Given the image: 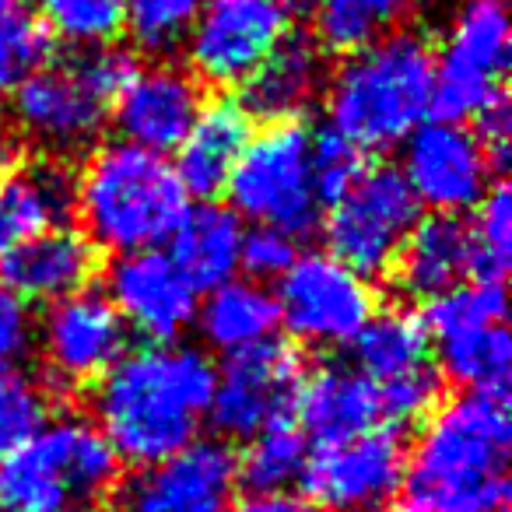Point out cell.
Segmentation results:
<instances>
[{"mask_svg": "<svg viewBox=\"0 0 512 512\" xmlns=\"http://www.w3.org/2000/svg\"><path fill=\"white\" fill-rule=\"evenodd\" d=\"M36 344L32 306L0 285V365H18Z\"/></svg>", "mask_w": 512, "mask_h": 512, "instance_id": "obj_40", "label": "cell"}, {"mask_svg": "<svg viewBox=\"0 0 512 512\" xmlns=\"http://www.w3.org/2000/svg\"><path fill=\"white\" fill-rule=\"evenodd\" d=\"M302 379H306L302 355L285 341H267L228 355L225 365L214 369L207 418L228 439H253L267 425L292 418Z\"/></svg>", "mask_w": 512, "mask_h": 512, "instance_id": "obj_12", "label": "cell"}, {"mask_svg": "<svg viewBox=\"0 0 512 512\" xmlns=\"http://www.w3.org/2000/svg\"><path fill=\"white\" fill-rule=\"evenodd\" d=\"M421 218V204L407 190L404 176L393 165L362 169L323 218L330 256L358 271L362 278L390 271L397 264L411 228Z\"/></svg>", "mask_w": 512, "mask_h": 512, "instance_id": "obj_8", "label": "cell"}, {"mask_svg": "<svg viewBox=\"0 0 512 512\" xmlns=\"http://www.w3.org/2000/svg\"><path fill=\"white\" fill-rule=\"evenodd\" d=\"M95 274V246L74 228L32 235L0 249V285L22 302H60L88 288Z\"/></svg>", "mask_w": 512, "mask_h": 512, "instance_id": "obj_19", "label": "cell"}, {"mask_svg": "<svg viewBox=\"0 0 512 512\" xmlns=\"http://www.w3.org/2000/svg\"><path fill=\"white\" fill-rule=\"evenodd\" d=\"M439 383L442 376L435 372V365L418 372H407L400 379H390V383H379V400H383V418L390 428L407 425V421L428 418L439 400Z\"/></svg>", "mask_w": 512, "mask_h": 512, "instance_id": "obj_37", "label": "cell"}, {"mask_svg": "<svg viewBox=\"0 0 512 512\" xmlns=\"http://www.w3.org/2000/svg\"><path fill=\"white\" fill-rule=\"evenodd\" d=\"M295 29V0H207L186 36L193 78L246 85Z\"/></svg>", "mask_w": 512, "mask_h": 512, "instance_id": "obj_10", "label": "cell"}, {"mask_svg": "<svg viewBox=\"0 0 512 512\" xmlns=\"http://www.w3.org/2000/svg\"><path fill=\"white\" fill-rule=\"evenodd\" d=\"M106 299L123 327L137 330L144 344H172L197 320L200 292L162 249L116 256L109 267Z\"/></svg>", "mask_w": 512, "mask_h": 512, "instance_id": "obj_17", "label": "cell"}, {"mask_svg": "<svg viewBox=\"0 0 512 512\" xmlns=\"http://www.w3.org/2000/svg\"><path fill=\"white\" fill-rule=\"evenodd\" d=\"M274 302L281 327L309 348H344L379 313L372 281L330 253H299Z\"/></svg>", "mask_w": 512, "mask_h": 512, "instance_id": "obj_9", "label": "cell"}, {"mask_svg": "<svg viewBox=\"0 0 512 512\" xmlns=\"http://www.w3.org/2000/svg\"><path fill=\"white\" fill-rule=\"evenodd\" d=\"M50 421L46 390L22 369L0 365V460Z\"/></svg>", "mask_w": 512, "mask_h": 512, "instance_id": "obj_33", "label": "cell"}, {"mask_svg": "<svg viewBox=\"0 0 512 512\" xmlns=\"http://www.w3.org/2000/svg\"><path fill=\"white\" fill-rule=\"evenodd\" d=\"M512 421L502 393H456L435 404L407 453L411 512H502L509 498Z\"/></svg>", "mask_w": 512, "mask_h": 512, "instance_id": "obj_2", "label": "cell"}, {"mask_svg": "<svg viewBox=\"0 0 512 512\" xmlns=\"http://www.w3.org/2000/svg\"><path fill=\"white\" fill-rule=\"evenodd\" d=\"M225 193L235 218L292 239L313 232L323 207L313 179V134L302 123H267L249 137Z\"/></svg>", "mask_w": 512, "mask_h": 512, "instance_id": "obj_6", "label": "cell"}, {"mask_svg": "<svg viewBox=\"0 0 512 512\" xmlns=\"http://www.w3.org/2000/svg\"><path fill=\"white\" fill-rule=\"evenodd\" d=\"M235 488L239 463L232 449L221 439H197L116 484L113 512H228Z\"/></svg>", "mask_w": 512, "mask_h": 512, "instance_id": "obj_14", "label": "cell"}, {"mask_svg": "<svg viewBox=\"0 0 512 512\" xmlns=\"http://www.w3.org/2000/svg\"><path fill=\"white\" fill-rule=\"evenodd\" d=\"M36 337L46 369L64 386L99 383L127 351V327L99 288H81L53 302L36 323Z\"/></svg>", "mask_w": 512, "mask_h": 512, "instance_id": "obj_16", "label": "cell"}, {"mask_svg": "<svg viewBox=\"0 0 512 512\" xmlns=\"http://www.w3.org/2000/svg\"><path fill=\"white\" fill-rule=\"evenodd\" d=\"M242 235L246 225L242 218H235L232 207L204 200L197 207H186L183 221L169 239V256L197 292H211L232 281L239 271Z\"/></svg>", "mask_w": 512, "mask_h": 512, "instance_id": "obj_24", "label": "cell"}, {"mask_svg": "<svg viewBox=\"0 0 512 512\" xmlns=\"http://www.w3.org/2000/svg\"><path fill=\"white\" fill-rule=\"evenodd\" d=\"M74 214V176L53 158H36L0 179V249L64 228Z\"/></svg>", "mask_w": 512, "mask_h": 512, "instance_id": "obj_22", "label": "cell"}, {"mask_svg": "<svg viewBox=\"0 0 512 512\" xmlns=\"http://www.w3.org/2000/svg\"><path fill=\"white\" fill-rule=\"evenodd\" d=\"M204 95L190 71L172 64L137 67L120 95L113 99V123L120 141L151 155H172L190 134Z\"/></svg>", "mask_w": 512, "mask_h": 512, "instance_id": "obj_18", "label": "cell"}, {"mask_svg": "<svg viewBox=\"0 0 512 512\" xmlns=\"http://www.w3.org/2000/svg\"><path fill=\"white\" fill-rule=\"evenodd\" d=\"M302 435L316 446L355 439L383 425V400L379 383L355 369V365H323L302 379L299 390Z\"/></svg>", "mask_w": 512, "mask_h": 512, "instance_id": "obj_20", "label": "cell"}, {"mask_svg": "<svg viewBox=\"0 0 512 512\" xmlns=\"http://www.w3.org/2000/svg\"><path fill=\"white\" fill-rule=\"evenodd\" d=\"M327 88L323 50L309 39H285L271 60L246 81L242 106L267 123H299Z\"/></svg>", "mask_w": 512, "mask_h": 512, "instance_id": "obj_23", "label": "cell"}, {"mask_svg": "<svg viewBox=\"0 0 512 512\" xmlns=\"http://www.w3.org/2000/svg\"><path fill=\"white\" fill-rule=\"evenodd\" d=\"M362 151L334 130L313 134V179L320 200H337L362 176Z\"/></svg>", "mask_w": 512, "mask_h": 512, "instance_id": "obj_38", "label": "cell"}, {"mask_svg": "<svg viewBox=\"0 0 512 512\" xmlns=\"http://www.w3.org/2000/svg\"><path fill=\"white\" fill-rule=\"evenodd\" d=\"M418 0H320L316 4V43L334 53H355L397 32Z\"/></svg>", "mask_w": 512, "mask_h": 512, "instance_id": "obj_29", "label": "cell"}, {"mask_svg": "<svg viewBox=\"0 0 512 512\" xmlns=\"http://www.w3.org/2000/svg\"><path fill=\"white\" fill-rule=\"evenodd\" d=\"M491 162L484 141L467 123L425 120L400 151V176L421 207L456 218L474 211L491 190Z\"/></svg>", "mask_w": 512, "mask_h": 512, "instance_id": "obj_13", "label": "cell"}, {"mask_svg": "<svg viewBox=\"0 0 512 512\" xmlns=\"http://www.w3.org/2000/svg\"><path fill=\"white\" fill-rule=\"evenodd\" d=\"M467 225L470 239V278L477 285H502L512 264V197L509 186L495 183L474 207Z\"/></svg>", "mask_w": 512, "mask_h": 512, "instance_id": "obj_31", "label": "cell"}, {"mask_svg": "<svg viewBox=\"0 0 512 512\" xmlns=\"http://www.w3.org/2000/svg\"><path fill=\"white\" fill-rule=\"evenodd\" d=\"M421 320H425L428 334L463 327V323H505V292L502 285H477V281L456 285L428 302Z\"/></svg>", "mask_w": 512, "mask_h": 512, "instance_id": "obj_36", "label": "cell"}, {"mask_svg": "<svg viewBox=\"0 0 512 512\" xmlns=\"http://www.w3.org/2000/svg\"><path fill=\"white\" fill-rule=\"evenodd\" d=\"M439 369L463 393H505L512 372V337L505 323H463L428 334Z\"/></svg>", "mask_w": 512, "mask_h": 512, "instance_id": "obj_27", "label": "cell"}, {"mask_svg": "<svg viewBox=\"0 0 512 512\" xmlns=\"http://www.w3.org/2000/svg\"><path fill=\"white\" fill-rule=\"evenodd\" d=\"M116 484L120 456L99 425L64 414L0 460V512H81Z\"/></svg>", "mask_w": 512, "mask_h": 512, "instance_id": "obj_5", "label": "cell"}, {"mask_svg": "<svg viewBox=\"0 0 512 512\" xmlns=\"http://www.w3.org/2000/svg\"><path fill=\"white\" fill-rule=\"evenodd\" d=\"M228 512H320L306 495L295 491H249L246 498H235Z\"/></svg>", "mask_w": 512, "mask_h": 512, "instance_id": "obj_41", "label": "cell"}, {"mask_svg": "<svg viewBox=\"0 0 512 512\" xmlns=\"http://www.w3.org/2000/svg\"><path fill=\"white\" fill-rule=\"evenodd\" d=\"M190 207L169 158L151 155L127 141L92 151L74 179V211L81 214L85 239L116 256L158 249L172 239Z\"/></svg>", "mask_w": 512, "mask_h": 512, "instance_id": "obj_4", "label": "cell"}, {"mask_svg": "<svg viewBox=\"0 0 512 512\" xmlns=\"http://www.w3.org/2000/svg\"><path fill=\"white\" fill-rule=\"evenodd\" d=\"M46 32L71 46H109L123 29L127 0H36Z\"/></svg>", "mask_w": 512, "mask_h": 512, "instance_id": "obj_32", "label": "cell"}, {"mask_svg": "<svg viewBox=\"0 0 512 512\" xmlns=\"http://www.w3.org/2000/svg\"><path fill=\"white\" fill-rule=\"evenodd\" d=\"M355 369L369 376L372 383H390L407 372H418L432 365V337L425 320L411 309H383L362 327V334L351 341Z\"/></svg>", "mask_w": 512, "mask_h": 512, "instance_id": "obj_28", "label": "cell"}, {"mask_svg": "<svg viewBox=\"0 0 512 512\" xmlns=\"http://www.w3.org/2000/svg\"><path fill=\"white\" fill-rule=\"evenodd\" d=\"M0 179H4V141H0Z\"/></svg>", "mask_w": 512, "mask_h": 512, "instance_id": "obj_43", "label": "cell"}, {"mask_svg": "<svg viewBox=\"0 0 512 512\" xmlns=\"http://www.w3.org/2000/svg\"><path fill=\"white\" fill-rule=\"evenodd\" d=\"M435 50L418 32H390L327 78L330 130L358 151L400 148L432 116Z\"/></svg>", "mask_w": 512, "mask_h": 512, "instance_id": "obj_3", "label": "cell"}, {"mask_svg": "<svg viewBox=\"0 0 512 512\" xmlns=\"http://www.w3.org/2000/svg\"><path fill=\"white\" fill-rule=\"evenodd\" d=\"M109 99L92 85L78 57L43 64L11 88V116L32 144L46 151H81L106 127Z\"/></svg>", "mask_w": 512, "mask_h": 512, "instance_id": "obj_15", "label": "cell"}, {"mask_svg": "<svg viewBox=\"0 0 512 512\" xmlns=\"http://www.w3.org/2000/svg\"><path fill=\"white\" fill-rule=\"evenodd\" d=\"M253 134V116L239 99L204 102L190 134L172 151L176 155L172 169H176L183 190L193 197H214L225 190L228 176Z\"/></svg>", "mask_w": 512, "mask_h": 512, "instance_id": "obj_21", "label": "cell"}, {"mask_svg": "<svg viewBox=\"0 0 512 512\" xmlns=\"http://www.w3.org/2000/svg\"><path fill=\"white\" fill-rule=\"evenodd\" d=\"M512 25L505 0H460L435 53L432 120L467 123L505 99Z\"/></svg>", "mask_w": 512, "mask_h": 512, "instance_id": "obj_7", "label": "cell"}, {"mask_svg": "<svg viewBox=\"0 0 512 512\" xmlns=\"http://www.w3.org/2000/svg\"><path fill=\"white\" fill-rule=\"evenodd\" d=\"M393 267H397L404 292L428 302L439 299L442 292L456 288L470 274L467 225L460 218H446V214L418 218Z\"/></svg>", "mask_w": 512, "mask_h": 512, "instance_id": "obj_26", "label": "cell"}, {"mask_svg": "<svg viewBox=\"0 0 512 512\" xmlns=\"http://www.w3.org/2000/svg\"><path fill=\"white\" fill-rule=\"evenodd\" d=\"M204 0H127L123 29L148 53H172L186 46Z\"/></svg>", "mask_w": 512, "mask_h": 512, "instance_id": "obj_34", "label": "cell"}, {"mask_svg": "<svg viewBox=\"0 0 512 512\" xmlns=\"http://www.w3.org/2000/svg\"><path fill=\"white\" fill-rule=\"evenodd\" d=\"M404 477V435L379 425L355 439L316 446L302 470V488L320 512H386L404 491Z\"/></svg>", "mask_w": 512, "mask_h": 512, "instance_id": "obj_11", "label": "cell"}, {"mask_svg": "<svg viewBox=\"0 0 512 512\" xmlns=\"http://www.w3.org/2000/svg\"><path fill=\"white\" fill-rule=\"evenodd\" d=\"M214 393V365L190 344L127 348L95 383L92 411L120 463L151 467L197 442Z\"/></svg>", "mask_w": 512, "mask_h": 512, "instance_id": "obj_1", "label": "cell"}, {"mask_svg": "<svg viewBox=\"0 0 512 512\" xmlns=\"http://www.w3.org/2000/svg\"><path fill=\"white\" fill-rule=\"evenodd\" d=\"M193 323H197L207 348L221 351L225 358L274 341V330L281 327L278 302H274L271 288L242 278H232L204 292V299L197 302V320Z\"/></svg>", "mask_w": 512, "mask_h": 512, "instance_id": "obj_25", "label": "cell"}, {"mask_svg": "<svg viewBox=\"0 0 512 512\" xmlns=\"http://www.w3.org/2000/svg\"><path fill=\"white\" fill-rule=\"evenodd\" d=\"M299 260V246H295L292 235L278 232V228H246L242 235V256H239V271L249 274V281L267 278H285L288 267Z\"/></svg>", "mask_w": 512, "mask_h": 512, "instance_id": "obj_39", "label": "cell"}, {"mask_svg": "<svg viewBox=\"0 0 512 512\" xmlns=\"http://www.w3.org/2000/svg\"><path fill=\"white\" fill-rule=\"evenodd\" d=\"M246 442V453L235 463H239V481H246L249 491H288L295 481H302V470L309 463V439L292 418L267 425Z\"/></svg>", "mask_w": 512, "mask_h": 512, "instance_id": "obj_30", "label": "cell"}, {"mask_svg": "<svg viewBox=\"0 0 512 512\" xmlns=\"http://www.w3.org/2000/svg\"><path fill=\"white\" fill-rule=\"evenodd\" d=\"M15 85H18V81L11 78V74L4 71V67H0V95H8V92H11V88H15Z\"/></svg>", "mask_w": 512, "mask_h": 512, "instance_id": "obj_42", "label": "cell"}, {"mask_svg": "<svg viewBox=\"0 0 512 512\" xmlns=\"http://www.w3.org/2000/svg\"><path fill=\"white\" fill-rule=\"evenodd\" d=\"M50 32L43 29L29 0H0V67L15 81L43 67Z\"/></svg>", "mask_w": 512, "mask_h": 512, "instance_id": "obj_35", "label": "cell"}]
</instances>
